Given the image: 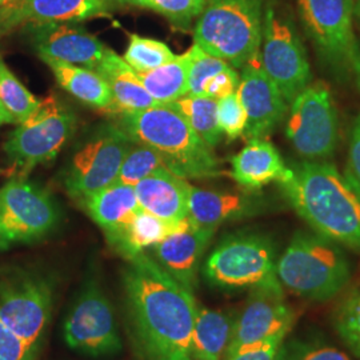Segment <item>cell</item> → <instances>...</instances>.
Listing matches in <instances>:
<instances>
[{
    "mask_svg": "<svg viewBox=\"0 0 360 360\" xmlns=\"http://www.w3.org/2000/svg\"><path fill=\"white\" fill-rule=\"evenodd\" d=\"M232 178L250 191L260 190L272 181H283L291 175V169L274 144L267 139L248 141L242 151L231 159Z\"/></svg>",
    "mask_w": 360,
    "mask_h": 360,
    "instance_id": "cell-22",
    "label": "cell"
},
{
    "mask_svg": "<svg viewBox=\"0 0 360 360\" xmlns=\"http://www.w3.org/2000/svg\"><path fill=\"white\" fill-rule=\"evenodd\" d=\"M59 221L51 195L23 178L0 190V251L40 240Z\"/></svg>",
    "mask_w": 360,
    "mask_h": 360,
    "instance_id": "cell-11",
    "label": "cell"
},
{
    "mask_svg": "<svg viewBox=\"0 0 360 360\" xmlns=\"http://www.w3.org/2000/svg\"><path fill=\"white\" fill-rule=\"evenodd\" d=\"M275 360H352L347 354L319 340L284 339Z\"/></svg>",
    "mask_w": 360,
    "mask_h": 360,
    "instance_id": "cell-34",
    "label": "cell"
},
{
    "mask_svg": "<svg viewBox=\"0 0 360 360\" xmlns=\"http://www.w3.org/2000/svg\"><path fill=\"white\" fill-rule=\"evenodd\" d=\"M190 62L191 55L188 50L176 55L166 65L147 72H138V77L156 103H172L187 95Z\"/></svg>",
    "mask_w": 360,
    "mask_h": 360,
    "instance_id": "cell-28",
    "label": "cell"
},
{
    "mask_svg": "<svg viewBox=\"0 0 360 360\" xmlns=\"http://www.w3.org/2000/svg\"><path fill=\"white\" fill-rule=\"evenodd\" d=\"M94 71L101 74L110 86L114 98V108L122 114H131L160 105L144 89L138 72L112 50H105L102 60Z\"/></svg>",
    "mask_w": 360,
    "mask_h": 360,
    "instance_id": "cell-23",
    "label": "cell"
},
{
    "mask_svg": "<svg viewBox=\"0 0 360 360\" xmlns=\"http://www.w3.org/2000/svg\"><path fill=\"white\" fill-rule=\"evenodd\" d=\"M260 65L291 104L312 82L309 56L295 23L284 8L270 3L264 11Z\"/></svg>",
    "mask_w": 360,
    "mask_h": 360,
    "instance_id": "cell-8",
    "label": "cell"
},
{
    "mask_svg": "<svg viewBox=\"0 0 360 360\" xmlns=\"http://www.w3.org/2000/svg\"><path fill=\"white\" fill-rule=\"evenodd\" d=\"M218 123L221 134L235 141L245 134L247 114L236 92L218 101Z\"/></svg>",
    "mask_w": 360,
    "mask_h": 360,
    "instance_id": "cell-37",
    "label": "cell"
},
{
    "mask_svg": "<svg viewBox=\"0 0 360 360\" xmlns=\"http://www.w3.org/2000/svg\"><path fill=\"white\" fill-rule=\"evenodd\" d=\"M4 123H13V117L10 116V114L0 104V126H3Z\"/></svg>",
    "mask_w": 360,
    "mask_h": 360,
    "instance_id": "cell-43",
    "label": "cell"
},
{
    "mask_svg": "<svg viewBox=\"0 0 360 360\" xmlns=\"http://www.w3.org/2000/svg\"><path fill=\"white\" fill-rule=\"evenodd\" d=\"M285 134L304 160H327L339 139L334 98L323 82H311L290 104Z\"/></svg>",
    "mask_w": 360,
    "mask_h": 360,
    "instance_id": "cell-10",
    "label": "cell"
},
{
    "mask_svg": "<svg viewBox=\"0 0 360 360\" xmlns=\"http://www.w3.org/2000/svg\"><path fill=\"white\" fill-rule=\"evenodd\" d=\"M235 319L224 311L198 306L191 342L193 360H221L231 342Z\"/></svg>",
    "mask_w": 360,
    "mask_h": 360,
    "instance_id": "cell-25",
    "label": "cell"
},
{
    "mask_svg": "<svg viewBox=\"0 0 360 360\" xmlns=\"http://www.w3.org/2000/svg\"><path fill=\"white\" fill-rule=\"evenodd\" d=\"M134 188L141 208L156 218L175 223L188 217L190 183L168 168L155 171Z\"/></svg>",
    "mask_w": 360,
    "mask_h": 360,
    "instance_id": "cell-21",
    "label": "cell"
},
{
    "mask_svg": "<svg viewBox=\"0 0 360 360\" xmlns=\"http://www.w3.org/2000/svg\"><path fill=\"white\" fill-rule=\"evenodd\" d=\"M334 327L343 343L360 359V283L348 291L338 304Z\"/></svg>",
    "mask_w": 360,
    "mask_h": 360,
    "instance_id": "cell-32",
    "label": "cell"
},
{
    "mask_svg": "<svg viewBox=\"0 0 360 360\" xmlns=\"http://www.w3.org/2000/svg\"><path fill=\"white\" fill-rule=\"evenodd\" d=\"M263 196L251 193H229L198 188L190 184L188 218L195 224L217 230L220 224L264 212Z\"/></svg>",
    "mask_w": 360,
    "mask_h": 360,
    "instance_id": "cell-20",
    "label": "cell"
},
{
    "mask_svg": "<svg viewBox=\"0 0 360 360\" xmlns=\"http://www.w3.org/2000/svg\"><path fill=\"white\" fill-rule=\"evenodd\" d=\"M276 248L267 235L243 232L223 239L207 257L203 274L220 290H251L276 278Z\"/></svg>",
    "mask_w": 360,
    "mask_h": 360,
    "instance_id": "cell-6",
    "label": "cell"
},
{
    "mask_svg": "<svg viewBox=\"0 0 360 360\" xmlns=\"http://www.w3.org/2000/svg\"><path fill=\"white\" fill-rule=\"evenodd\" d=\"M41 102L15 77L0 53V104L13 117V123H20L31 115Z\"/></svg>",
    "mask_w": 360,
    "mask_h": 360,
    "instance_id": "cell-30",
    "label": "cell"
},
{
    "mask_svg": "<svg viewBox=\"0 0 360 360\" xmlns=\"http://www.w3.org/2000/svg\"><path fill=\"white\" fill-rule=\"evenodd\" d=\"M53 304L52 284L37 275H19L0 283V322L37 354L44 340Z\"/></svg>",
    "mask_w": 360,
    "mask_h": 360,
    "instance_id": "cell-12",
    "label": "cell"
},
{
    "mask_svg": "<svg viewBox=\"0 0 360 360\" xmlns=\"http://www.w3.org/2000/svg\"><path fill=\"white\" fill-rule=\"evenodd\" d=\"M190 55H191V62H190V72H188L187 95L203 96L207 83L230 65L203 51L196 44H193L190 49Z\"/></svg>",
    "mask_w": 360,
    "mask_h": 360,
    "instance_id": "cell-36",
    "label": "cell"
},
{
    "mask_svg": "<svg viewBox=\"0 0 360 360\" xmlns=\"http://www.w3.org/2000/svg\"><path fill=\"white\" fill-rule=\"evenodd\" d=\"M264 0H210L193 28V44L233 68L259 56Z\"/></svg>",
    "mask_w": 360,
    "mask_h": 360,
    "instance_id": "cell-5",
    "label": "cell"
},
{
    "mask_svg": "<svg viewBox=\"0 0 360 360\" xmlns=\"http://www.w3.org/2000/svg\"><path fill=\"white\" fill-rule=\"evenodd\" d=\"M153 10L166 16L176 26H188L195 16H199L206 6V0H116Z\"/></svg>",
    "mask_w": 360,
    "mask_h": 360,
    "instance_id": "cell-35",
    "label": "cell"
},
{
    "mask_svg": "<svg viewBox=\"0 0 360 360\" xmlns=\"http://www.w3.org/2000/svg\"><path fill=\"white\" fill-rule=\"evenodd\" d=\"M134 141L119 126H105L84 143L71 159L65 174L67 193L75 199L115 183Z\"/></svg>",
    "mask_w": 360,
    "mask_h": 360,
    "instance_id": "cell-13",
    "label": "cell"
},
{
    "mask_svg": "<svg viewBox=\"0 0 360 360\" xmlns=\"http://www.w3.org/2000/svg\"><path fill=\"white\" fill-rule=\"evenodd\" d=\"M294 323L295 312L287 303L283 285L278 279L251 288L245 309L235 319L226 355L275 335H288Z\"/></svg>",
    "mask_w": 360,
    "mask_h": 360,
    "instance_id": "cell-15",
    "label": "cell"
},
{
    "mask_svg": "<svg viewBox=\"0 0 360 360\" xmlns=\"http://www.w3.org/2000/svg\"><path fill=\"white\" fill-rule=\"evenodd\" d=\"M168 105L178 111L211 148L218 146L223 135L219 129L218 101L208 96L186 95Z\"/></svg>",
    "mask_w": 360,
    "mask_h": 360,
    "instance_id": "cell-29",
    "label": "cell"
},
{
    "mask_svg": "<svg viewBox=\"0 0 360 360\" xmlns=\"http://www.w3.org/2000/svg\"><path fill=\"white\" fill-rule=\"evenodd\" d=\"M236 94L245 107L247 141L266 139L283 120L287 105L282 92L260 65L259 56L242 68Z\"/></svg>",
    "mask_w": 360,
    "mask_h": 360,
    "instance_id": "cell-16",
    "label": "cell"
},
{
    "mask_svg": "<svg viewBox=\"0 0 360 360\" xmlns=\"http://www.w3.org/2000/svg\"><path fill=\"white\" fill-rule=\"evenodd\" d=\"M34 27V43L41 59L49 58L95 70L107 47L83 28L63 23Z\"/></svg>",
    "mask_w": 360,
    "mask_h": 360,
    "instance_id": "cell-19",
    "label": "cell"
},
{
    "mask_svg": "<svg viewBox=\"0 0 360 360\" xmlns=\"http://www.w3.org/2000/svg\"><path fill=\"white\" fill-rule=\"evenodd\" d=\"M119 127L134 142L154 148L168 169L184 179L217 178L221 174L212 148L168 104L123 114Z\"/></svg>",
    "mask_w": 360,
    "mask_h": 360,
    "instance_id": "cell-3",
    "label": "cell"
},
{
    "mask_svg": "<svg viewBox=\"0 0 360 360\" xmlns=\"http://www.w3.org/2000/svg\"><path fill=\"white\" fill-rule=\"evenodd\" d=\"M284 290L309 302H328L347 288L351 263L342 245L318 232L296 231L276 260Z\"/></svg>",
    "mask_w": 360,
    "mask_h": 360,
    "instance_id": "cell-4",
    "label": "cell"
},
{
    "mask_svg": "<svg viewBox=\"0 0 360 360\" xmlns=\"http://www.w3.org/2000/svg\"><path fill=\"white\" fill-rule=\"evenodd\" d=\"M343 176L360 196V112L354 119L349 131L347 162Z\"/></svg>",
    "mask_w": 360,
    "mask_h": 360,
    "instance_id": "cell-40",
    "label": "cell"
},
{
    "mask_svg": "<svg viewBox=\"0 0 360 360\" xmlns=\"http://www.w3.org/2000/svg\"><path fill=\"white\" fill-rule=\"evenodd\" d=\"M175 56L163 41L132 34L129 35V47L122 58L136 72H147L166 65Z\"/></svg>",
    "mask_w": 360,
    "mask_h": 360,
    "instance_id": "cell-31",
    "label": "cell"
},
{
    "mask_svg": "<svg viewBox=\"0 0 360 360\" xmlns=\"http://www.w3.org/2000/svg\"><path fill=\"white\" fill-rule=\"evenodd\" d=\"M75 126L74 114L51 95L41 99L38 108L18 123L4 143V151L13 167L27 172L56 158L72 136Z\"/></svg>",
    "mask_w": 360,
    "mask_h": 360,
    "instance_id": "cell-9",
    "label": "cell"
},
{
    "mask_svg": "<svg viewBox=\"0 0 360 360\" xmlns=\"http://www.w3.org/2000/svg\"><path fill=\"white\" fill-rule=\"evenodd\" d=\"M352 75L355 77V82H356V86L360 91V51L356 56V60H355V65H354V70H352Z\"/></svg>",
    "mask_w": 360,
    "mask_h": 360,
    "instance_id": "cell-42",
    "label": "cell"
},
{
    "mask_svg": "<svg viewBox=\"0 0 360 360\" xmlns=\"http://www.w3.org/2000/svg\"><path fill=\"white\" fill-rule=\"evenodd\" d=\"M217 230L200 227L187 218L153 247L155 260L184 287L193 290L200 259Z\"/></svg>",
    "mask_w": 360,
    "mask_h": 360,
    "instance_id": "cell-18",
    "label": "cell"
},
{
    "mask_svg": "<svg viewBox=\"0 0 360 360\" xmlns=\"http://www.w3.org/2000/svg\"><path fill=\"white\" fill-rule=\"evenodd\" d=\"M38 354L0 322V360H37Z\"/></svg>",
    "mask_w": 360,
    "mask_h": 360,
    "instance_id": "cell-39",
    "label": "cell"
},
{
    "mask_svg": "<svg viewBox=\"0 0 360 360\" xmlns=\"http://www.w3.org/2000/svg\"><path fill=\"white\" fill-rule=\"evenodd\" d=\"M279 183L288 205L309 227L360 252V196L327 160H303Z\"/></svg>",
    "mask_w": 360,
    "mask_h": 360,
    "instance_id": "cell-2",
    "label": "cell"
},
{
    "mask_svg": "<svg viewBox=\"0 0 360 360\" xmlns=\"http://www.w3.org/2000/svg\"><path fill=\"white\" fill-rule=\"evenodd\" d=\"M287 334L275 335L266 340L236 348L226 355V360H275Z\"/></svg>",
    "mask_w": 360,
    "mask_h": 360,
    "instance_id": "cell-38",
    "label": "cell"
},
{
    "mask_svg": "<svg viewBox=\"0 0 360 360\" xmlns=\"http://www.w3.org/2000/svg\"><path fill=\"white\" fill-rule=\"evenodd\" d=\"M112 0H15L0 10V35L19 26L83 22L107 15Z\"/></svg>",
    "mask_w": 360,
    "mask_h": 360,
    "instance_id": "cell-17",
    "label": "cell"
},
{
    "mask_svg": "<svg viewBox=\"0 0 360 360\" xmlns=\"http://www.w3.org/2000/svg\"><path fill=\"white\" fill-rule=\"evenodd\" d=\"M239 82H240L239 74L235 71L232 65H229L207 83L203 96L219 101L232 92H236L239 87Z\"/></svg>",
    "mask_w": 360,
    "mask_h": 360,
    "instance_id": "cell-41",
    "label": "cell"
},
{
    "mask_svg": "<svg viewBox=\"0 0 360 360\" xmlns=\"http://www.w3.org/2000/svg\"><path fill=\"white\" fill-rule=\"evenodd\" d=\"M179 221H166L141 210L124 227L108 235L107 240L122 257L129 260L162 242L176 229Z\"/></svg>",
    "mask_w": 360,
    "mask_h": 360,
    "instance_id": "cell-27",
    "label": "cell"
},
{
    "mask_svg": "<svg viewBox=\"0 0 360 360\" xmlns=\"http://www.w3.org/2000/svg\"><path fill=\"white\" fill-rule=\"evenodd\" d=\"M129 321L146 360H193L198 304L193 290L172 278L154 257L129 259L123 274Z\"/></svg>",
    "mask_w": 360,
    "mask_h": 360,
    "instance_id": "cell-1",
    "label": "cell"
},
{
    "mask_svg": "<svg viewBox=\"0 0 360 360\" xmlns=\"http://www.w3.org/2000/svg\"><path fill=\"white\" fill-rule=\"evenodd\" d=\"M67 346L91 356L114 355L122 349L114 309L96 284H87L67 315Z\"/></svg>",
    "mask_w": 360,
    "mask_h": 360,
    "instance_id": "cell-14",
    "label": "cell"
},
{
    "mask_svg": "<svg viewBox=\"0 0 360 360\" xmlns=\"http://www.w3.org/2000/svg\"><path fill=\"white\" fill-rule=\"evenodd\" d=\"M162 168H167L163 158L142 143L134 142L117 175L119 183L135 187L141 180Z\"/></svg>",
    "mask_w": 360,
    "mask_h": 360,
    "instance_id": "cell-33",
    "label": "cell"
},
{
    "mask_svg": "<svg viewBox=\"0 0 360 360\" xmlns=\"http://www.w3.org/2000/svg\"><path fill=\"white\" fill-rule=\"evenodd\" d=\"M41 60L51 68L59 86L80 102L101 110L114 108V98L110 86L96 71L49 58Z\"/></svg>",
    "mask_w": 360,
    "mask_h": 360,
    "instance_id": "cell-26",
    "label": "cell"
},
{
    "mask_svg": "<svg viewBox=\"0 0 360 360\" xmlns=\"http://www.w3.org/2000/svg\"><path fill=\"white\" fill-rule=\"evenodd\" d=\"M80 203L105 236L119 231L142 210L135 188L119 181L91 193Z\"/></svg>",
    "mask_w": 360,
    "mask_h": 360,
    "instance_id": "cell-24",
    "label": "cell"
},
{
    "mask_svg": "<svg viewBox=\"0 0 360 360\" xmlns=\"http://www.w3.org/2000/svg\"><path fill=\"white\" fill-rule=\"evenodd\" d=\"M303 28L335 77L352 75L360 49L354 32V0H297Z\"/></svg>",
    "mask_w": 360,
    "mask_h": 360,
    "instance_id": "cell-7",
    "label": "cell"
},
{
    "mask_svg": "<svg viewBox=\"0 0 360 360\" xmlns=\"http://www.w3.org/2000/svg\"><path fill=\"white\" fill-rule=\"evenodd\" d=\"M356 13L360 18V0H358V4H356Z\"/></svg>",
    "mask_w": 360,
    "mask_h": 360,
    "instance_id": "cell-44",
    "label": "cell"
},
{
    "mask_svg": "<svg viewBox=\"0 0 360 360\" xmlns=\"http://www.w3.org/2000/svg\"><path fill=\"white\" fill-rule=\"evenodd\" d=\"M10 1H13V0H0V4H3V3H10Z\"/></svg>",
    "mask_w": 360,
    "mask_h": 360,
    "instance_id": "cell-45",
    "label": "cell"
}]
</instances>
